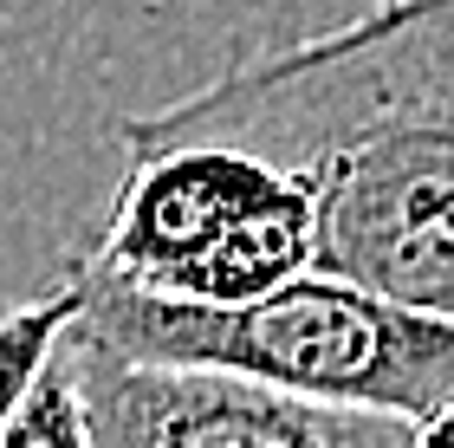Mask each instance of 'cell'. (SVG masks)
<instances>
[{"label": "cell", "mask_w": 454, "mask_h": 448, "mask_svg": "<svg viewBox=\"0 0 454 448\" xmlns=\"http://www.w3.org/2000/svg\"><path fill=\"white\" fill-rule=\"evenodd\" d=\"M59 351L72 364L91 448H448V422L286 397L227 371L137 364L72 325Z\"/></svg>", "instance_id": "cell-4"}, {"label": "cell", "mask_w": 454, "mask_h": 448, "mask_svg": "<svg viewBox=\"0 0 454 448\" xmlns=\"http://www.w3.org/2000/svg\"><path fill=\"white\" fill-rule=\"evenodd\" d=\"M111 221L72 267L162 299H254L312 260V182L227 137H169L123 124Z\"/></svg>", "instance_id": "cell-3"}, {"label": "cell", "mask_w": 454, "mask_h": 448, "mask_svg": "<svg viewBox=\"0 0 454 448\" xmlns=\"http://www.w3.org/2000/svg\"><path fill=\"white\" fill-rule=\"evenodd\" d=\"M454 66L448 0H377L137 117L169 137H227L312 182V273L409 312L454 305Z\"/></svg>", "instance_id": "cell-1"}, {"label": "cell", "mask_w": 454, "mask_h": 448, "mask_svg": "<svg viewBox=\"0 0 454 448\" xmlns=\"http://www.w3.org/2000/svg\"><path fill=\"white\" fill-rule=\"evenodd\" d=\"M72 279V332L137 364H189L318 403H357L409 422L454 410V325L409 312L332 273H293L254 299H162L85 267Z\"/></svg>", "instance_id": "cell-2"}, {"label": "cell", "mask_w": 454, "mask_h": 448, "mask_svg": "<svg viewBox=\"0 0 454 448\" xmlns=\"http://www.w3.org/2000/svg\"><path fill=\"white\" fill-rule=\"evenodd\" d=\"M72 279H59V287L33 293L0 312V436H7V422L20 410V397H27V383L39 377V364L52 358V344L66 338L72 325Z\"/></svg>", "instance_id": "cell-5"}, {"label": "cell", "mask_w": 454, "mask_h": 448, "mask_svg": "<svg viewBox=\"0 0 454 448\" xmlns=\"http://www.w3.org/2000/svg\"><path fill=\"white\" fill-rule=\"evenodd\" d=\"M0 448H91L85 410H78V383H72V364H66L59 344H52V358L39 364V377L27 383V397H20Z\"/></svg>", "instance_id": "cell-6"}]
</instances>
